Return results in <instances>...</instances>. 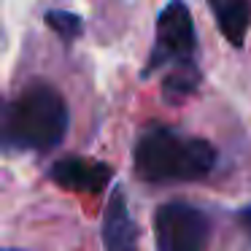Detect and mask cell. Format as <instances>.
I'll return each mask as SVG.
<instances>
[{
  "mask_svg": "<svg viewBox=\"0 0 251 251\" xmlns=\"http://www.w3.org/2000/svg\"><path fill=\"white\" fill-rule=\"evenodd\" d=\"M197 81H200V73H197L195 62L176 65L173 73H170L162 84V98L168 100V103H181V100H186L197 89Z\"/></svg>",
  "mask_w": 251,
  "mask_h": 251,
  "instance_id": "ba28073f",
  "label": "cell"
},
{
  "mask_svg": "<svg viewBox=\"0 0 251 251\" xmlns=\"http://www.w3.org/2000/svg\"><path fill=\"white\" fill-rule=\"evenodd\" d=\"M208 8L216 17L222 35L240 49L251 27V0H208Z\"/></svg>",
  "mask_w": 251,
  "mask_h": 251,
  "instance_id": "52a82bcc",
  "label": "cell"
},
{
  "mask_svg": "<svg viewBox=\"0 0 251 251\" xmlns=\"http://www.w3.org/2000/svg\"><path fill=\"white\" fill-rule=\"evenodd\" d=\"M216 165V149L162 125L146 127L135 146V173L143 181H197Z\"/></svg>",
  "mask_w": 251,
  "mask_h": 251,
  "instance_id": "6da1fadb",
  "label": "cell"
},
{
  "mask_svg": "<svg viewBox=\"0 0 251 251\" xmlns=\"http://www.w3.org/2000/svg\"><path fill=\"white\" fill-rule=\"evenodd\" d=\"M195 51H197V33H195L189 8H186L184 0H170L157 19L154 49L149 54L143 76H149L151 71H157L162 65L176 68V65H184V62H192Z\"/></svg>",
  "mask_w": 251,
  "mask_h": 251,
  "instance_id": "3957f363",
  "label": "cell"
},
{
  "mask_svg": "<svg viewBox=\"0 0 251 251\" xmlns=\"http://www.w3.org/2000/svg\"><path fill=\"white\" fill-rule=\"evenodd\" d=\"M157 251H205L211 222L189 202H165L154 216Z\"/></svg>",
  "mask_w": 251,
  "mask_h": 251,
  "instance_id": "277c9868",
  "label": "cell"
},
{
  "mask_svg": "<svg viewBox=\"0 0 251 251\" xmlns=\"http://www.w3.org/2000/svg\"><path fill=\"white\" fill-rule=\"evenodd\" d=\"M6 251H17V249H6Z\"/></svg>",
  "mask_w": 251,
  "mask_h": 251,
  "instance_id": "8fae6325",
  "label": "cell"
},
{
  "mask_svg": "<svg viewBox=\"0 0 251 251\" xmlns=\"http://www.w3.org/2000/svg\"><path fill=\"white\" fill-rule=\"evenodd\" d=\"M46 22L65 44L81 35V19L71 11H46Z\"/></svg>",
  "mask_w": 251,
  "mask_h": 251,
  "instance_id": "9c48e42d",
  "label": "cell"
},
{
  "mask_svg": "<svg viewBox=\"0 0 251 251\" xmlns=\"http://www.w3.org/2000/svg\"><path fill=\"white\" fill-rule=\"evenodd\" d=\"M103 249L105 251H138V224L127 208L125 192L114 189L103 211Z\"/></svg>",
  "mask_w": 251,
  "mask_h": 251,
  "instance_id": "8992f818",
  "label": "cell"
},
{
  "mask_svg": "<svg viewBox=\"0 0 251 251\" xmlns=\"http://www.w3.org/2000/svg\"><path fill=\"white\" fill-rule=\"evenodd\" d=\"M238 222H240V227L251 235V205H246V208H240V211H238Z\"/></svg>",
  "mask_w": 251,
  "mask_h": 251,
  "instance_id": "30bf717a",
  "label": "cell"
},
{
  "mask_svg": "<svg viewBox=\"0 0 251 251\" xmlns=\"http://www.w3.org/2000/svg\"><path fill=\"white\" fill-rule=\"evenodd\" d=\"M68 122V105L57 89L44 84L30 87L6 108V146L19 151H49L62 143Z\"/></svg>",
  "mask_w": 251,
  "mask_h": 251,
  "instance_id": "7a4b0ae2",
  "label": "cell"
},
{
  "mask_svg": "<svg viewBox=\"0 0 251 251\" xmlns=\"http://www.w3.org/2000/svg\"><path fill=\"white\" fill-rule=\"evenodd\" d=\"M111 173L114 170L103 162H95V159H84V157H65L57 159L51 165L49 176L57 186L71 192H89V195H98L108 186Z\"/></svg>",
  "mask_w": 251,
  "mask_h": 251,
  "instance_id": "5b68a950",
  "label": "cell"
}]
</instances>
